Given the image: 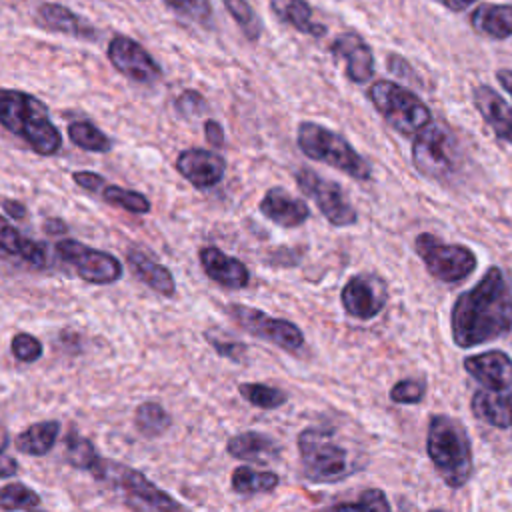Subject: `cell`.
Segmentation results:
<instances>
[{"mask_svg": "<svg viewBox=\"0 0 512 512\" xmlns=\"http://www.w3.org/2000/svg\"><path fill=\"white\" fill-rule=\"evenodd\" d=\"M450 330L460 348L486 344L512 330V292L498 266L488 268L474 288L456 298Z\"/></svg>", "mask_w": 512, "mask_h": 512, "instance_id": "6da1fadb", "label": "cell"}, {"mask_svg": "<svg viewBox=\"0 0 512 512\" xmlns=\"http://www.w3.org/2000/svg\"><path fill=\"white\" fill-rule=\"evenodd\" d=\"M0 124L40 156H52L62 148V136L46 104L28 92L0 88Z\"/></svg>", "mask_w": 512, "mask_h": 512, "instance_id": "7a4b0ae2", "label": "cell"}, {"mask_svg": "<svg viewBox=\"0 0 512 512\" xmlns=\"http://www.w3.org/2000/svg\"><path fill=\"white\" fill-rule=\"evenodd\" d=\"M302 476L312 484H334L352 476L362 462L336 442L334 428L308 426L298 434Z\"/></svg>", "mask_w": 512, "mask_h": 512, "instance_id": "3957f363", "label": "cell"}, {"mask_svg": "<svg viewBox=\"0 0 512 512\" xmlns=\"http://www.w3.org/2000/svg\"><path fill=\"white\" fill-rule=\"evenodd\" d=\"M426 452L450 488L464 486L472 476V446L466 428L452 416L434 414L428 422Z\"/></svg>", "mask_w": 512, "mask_h": 512, "instance_id": "277c9868", "label": "cell"}, {"mask_svg": "<svg viewBox=\"0 0 512 512\" xmlns=\"http://www.w3.org/2000/svg\"><path fill=\"white\" fill-rule=\"evenodd\" d=\"M296 142L302 154L310 160L324 162L356 180L372 178L370 164L352 148V144L338 132L318 122H300Z\"/></svg>", "mask_w": 512, "mask_h": 512, "instance_id": "5b68a950", "label": "cell"}, {"mask_svg": "<svg viewBox=\"0 0 512 512\" xmlns=\"http://www.w3.org/2000/svg\"><path fill=\"white\" fill-rule=\"evenodd\" d=\"M368 98L372 106L378 110V114L386 120V124L402 136L414 138L428 124H432L430 108L412 90L396 82H372L368 88Z\"/></svg>", "mask_w": 512, "mask_h": 512, "instance_id": "8992f818", "label": "cell"}, {"mask_svg": "<svg viewBox=\"0 0 512 512\" xmlns=\"http://www.w3.org/2000/svg\"><path fill=\"white\" fill-rule=\"evenodd\" d=\"M94 478L114 484L122 490L124 502L134 512H188L174 496L158 488L140 470L114 460H102Z\"/></svg>", "mask_w": 512, "mask_h": 512, "instance_id": "52a82bcc", "label": "cell"}, {"mask_svg": "<svg viewBox=\"0 0 512 512\" xmlns=\"http://www.w3.org/2000/svg\"><path fill=\"white\" fill-rule=\"evenodd\" d=\"M412 162L420 174L432 180H448L460 164L458 142L450 128L440 122L428 124L412 144Z\"/></svg>", "mask_w": 512, "mask_h": 512, "instance_id": "ba28073f", "label": "cell"}, {"mask_svg": "<svg viewBox=\"0 0 512 512\" xmlns=\"http://www.w3.org/2000/svg\"><path fill=\"white\" fill-rule=\"evenodd\" d=\"M414 250L426 264L432 278L444 284H458L476 270V254L464 244H446L430 232L414 238Z\"/></svg>", "mask_w": 512, "mask_h": 512, "instance_id": "9c48e42d", "label": "cell"}, {"mask_svg": "<svg viewBox=\"0 0 512 512\" xmlns=\"http://www.w3.org/2000/svg\"><path fill=\"white\" fill-rule=\"evenodd\" d=\"M56 256L66 262L78 278L90 284H114L122 276V264L116 256L104 250H96L78 240L66 238L56 242Z\"/></svg>", "mask_w": 512, "mask_h": 512, "instance_id": "30bf717a", "label": "cell"}, {"mask_svg": "<svg viewBox=\"0 0 512 512\" xmlns=\"http://www.w3.org/2000/svg\"><path fill=\"white\" fill-rule=\"evenodd\" d=\"M228 316L248 334L272 342L274 346L288 350V352H296L304 346V334L302 330L284 318H274L268 316L266 312L246 306V304H228L226 306Z\"/></svg>", "mask_w": 512, "mask_h": 512, "instance_id": "8fae6325", "label": "cell"}, {"mask_svg": "<svg viewBox=\"0 0 512 512\" xmlns=\"http://www.w3.org/2000/svg\"><path fill=\"white\" fill-rule=\"evenodd\" d=\"M296 184L298 188L316 202L318 210L322 212V216L338 228L344 226H352L356 224L358 216L354 206L348 202L342 186L334 180H326L322 178L318 172L310 170V168H300L296 174Z\"/></svg>", "mask_w": 512, "mask_h": 512, "instance_id": "7c38bea8", "label": "cell"}, {"mask_svg": "<svg viewBox=\"0 0 512 512\" xmlns=\"http://www.w3.org/2000/svg\"><path fill=\"white\" fill-rule=\"evenodd\" d=\"M108 60L110 64L128 80H134L138 84H152L160 80L162 68L152 58V54L136 40L124 34H116L108 42Z\"/></svg>", "mask_w": 512, "mask_h": 512, "instance_id": "4fadbf2b", "label": "cell"}, {"mask_svg": "<svg viewBox=\"0 0 512 512\" xmlns=\"http://www.w3.org/2000/svg\"><path fill=\"white\" fill-rule=\"evenodd\" d=\"M340 302L348 316L370 320L378 316L386 304V284L380 276L356 274L344 284Z\"/></svg>", "mask_w": 512, "mask_h": 512, "instance_id": "5bb4252c", "label": "cell"}, {"mask_svg": "<svg viewBox=\"0 0 512 512\" xmlns=\"http://www.w3.org/2000/svg\"><path fill=\"white\" fill-rule=\"evenodd\" d=\"M330 54L336 62H344L348 80L364 84L374 76L372 48L356 32H342L330 44Z\"/></svg>", "mask_w": 512, "mask_h": 512, "instance_id": "9a60e30c", "label": "cell"}, {"mask_svg": "<svg viewBox=\"0 0 512 512\" xmlns=\"http://www.w3.org/2000/svg\"><path fill=\"white\" fill-rule=\"evenodd\" d=\"M176 170L194 188L208 190L224 178L226 160L212 150L186 148L176 158Z\"/></svg>", "mask_w": 512, "mask_h": 512, "instance_id": "2e32d148", "label": "cell"}, {"mask_svg": "<svg viewBox=\"0 0 512 512\" xmlns=\"http://www.w3.org/2000/svg\"><path fill=\"white\" fill-rule=\"evenodd\" d=\"M198 260L204 274L222 288L242 290L250 284V272L242 260L222 252L216 246H204L198 250Z\"/></svg>", "mask_w": 512, "mask_h": 512, "instance_id": "e0dca14e", "label": "cell"}, {"mask_svg": "<svg viewBox=\"0 0 512 512\" xmlns=\"http://www.w3.org/2000/svg\"><path fill=\"white\" fill-rule=\"evenodd\" d=\"M464 370L488 390L512 388V358L502 350H486L464 358Z\"/></svg>", "mask_w": 512, "mask_h": 512, "instance_id": "ac0fdd59", "label": "cell"}, {"mask_svg": "<svg viewBox=\"0 0 512 512\" xmlns=\"http://www.w3.org/2000/svg\"><path fill=\"white\" fill-rule=\"evenodd\" d=\"M260 212L282 228L302 226L310 218V208L304 200L292 196L288 190L274 186L260 200Z\"/></svg>", "mask_w": 512, "mask_h": 512, "instance_id": "d6986e66", "label": "cell"}, {"mask_svg": "<svg viewBox=\"0 0 512 512\" xmlns=\"http://www.w3.org/2000/svg\"><path fill=\"white\" fill-rule=\"evenodd\" d=\"M472 100L492 132L500 140L512 144V104L486 84H478L474 88Z\"/></svg>", "mask_w": 512, "mask_h": 512, "instance_id": "ffe728a7", "label": "cell"}, {"mask_svg": "<svg viewBox=\"0 0 512 512\" xmlns=\"http://www.w3.org/2000/svg\"><path fill=\"white\" fill-rule=\"evenodd\" d=\"M36 14H38V24L50 32L66 34V36L80 38V40H96L98 38V30L88 20H84L80 14L72 12L70 8H66L62 4L42 2L38 6Z\"/></svg>", "mask_w": 512, "mask_h": 512, "instance_id": "44dd1931", "label": "cell"}, {"mask_svg": "<svg viewBox=\"0 0 512 512\" xmlns=\"http://www.w3.org/2000/svg\"><path fill=\"white\" fill-rule=\"evenodd\" d=\"M126 262H128L132 274L138 276L148 288H152L160 296H174V292H176L174 276L154 256H150L142 248H130L126 252Z\"/></svg>", "mask_w": 512, "mask_h": 512, "instance_id": "7402d4cb", "label": "cell"}, {"mask_svg": "<svg viewBox=\"0 0 512 512\" xmlns=\"http://www.w3.org/2000/svg\"><path fill=\"white\" fill-rule=\"evenodd\" d=\"M226 452L238 460L264 464V462L278 460L280 446L276 444V440L272 436L248 430V432H240V434L232 436L226 442Z\"/></svg>", "mask_w": 512, "mask_h": 512, "instance_id": "603a6c76", "label": "cell"}, {"mask_svg": "<svg viewBox=\"0 0 512 512\" xmlns=\"http://www.w3.org/2000/svg\"><path fill=\"white\" fill-rule=\"evenodd\" d=\"M472 412L482 422L496 428H510L512 420V392L506 390H478L472 396Z\"/></svg>", "mask_w": 512, "mask_h": 512, "instance_id": "cb8c5ba5", "label": "cell"}, {"mask_svg": "<svg viewBox=\"0 0 512 512\" xmlns=\"http://www.w3.org/2000/svg\"><path fill=\"white\" fill-rule=\"evenodd\" d=\"M470 26L492 40H506L512 36V4L482 2L470 14Z\"/></svg>", "mask_w": 512, "mask_h": 512, "instance_id": "d4e9b609", "label": "cell"}, {"mask_svg": "<svg viewBox=\"0 0 512 512\" xmlns=\"http://www.w3.org/2000/svg\"><path fill=\"white\" fill-rule=\"evenodd\" d=\"M0 250L8 256L22 258L24 262L36 268H42L46 264L44 244L22 236L2 214H0Z\"/></svg>", "mask_w": 512, "mask_h": 512, "instance_id": "484cf974", "label": "cell"}, {"mask_svg": "<svg viewBox=\"0 0 512 512\" xmlns=\"http://www.w3.org/2000/svg\"><path fill=\"white\" fill-rule=\"evenodd\" d=\"M270 10L280 22L296 28L302 34L316 38L326 34V26L314 20V12L306 0H272Z\"/></svg>", "mask_w": 512, "mask_h": 512, "instance_id": "4316f807", "label": "cell"}, {"mask_svg": "<svg viewBox=\"0 0 512 512\" xmlns=\"http://www.w3.org/2000/svg\"><path fill=\"white\" fill-rule=\"evenodd\" d=\"M58 432H60L58 420L34 422L16 436L14 446L18 452H24L28 456H44L54 448Z\"/></svg>", "mask_w": 512, "mask_h": 512, "instance_id": "83f0119b", "label": "cell"}, {"mask_svg": "<svg viewBox=\"0 0 512 512\" xmlns=\"http://www.w3.org/2000/svg\"><path fill=\"white\" fill-rule=\"evenodd\" d=\"M280 484V476L270 470H256L252 466H238L232 470L230 486L236 494L254 496L272 492Z\"/></svg>", "mask_w": 512, "mask_h": 512, "instance_id": "f1b7e54d", "label": "cell"}, {"mask_svg": "<svg viewBox=\"0 0 512 512\" xmlns=\"http://www.w3.org/2000/svg\"><path fill=\"white\" fill-rule=\"evenodd\" d=\"M66 460L70 466L78 470H86L94 476L102 466L104 458L96 452V446L92 444V440L80 436L76 428H70L66 434Z\"/></svg>", "mask_w": 512, "mask_h": 512, "instance_id": "f546056e", "label": "cell"}, {"mask_svg": "<svg viewBox=\"0 0 512 512\" xmlns=\"http://www.w3.org/2000/svg\"><path fill=\"white\" fill-rule=\"evenodd\" d=\"M170 414L158 402H142L134 412V426L146 438H158L170 428Z\"/></svg>", "mask_w": 512, "mask_h": 512, "instance_id": "4dcf8cb0", "label": "cell"}, {"mask_svg": "<svg viewBox=\"0 0 512 512\" xmlns=\"http://www.w3.org/2000/svg\"><path fill=\"white\" fill-rule=\"evenodd\" d=\"M68 138L72 140V144L88 152H108L112 148L110 138L90 120L72 122L68 126Z\"/></svg>", "mask_w": 512, "mask_h": 512, "instance_id": "1f68e13d", "label": "cell"}, {"mask_svg": "<svg viewBox=\"0 0 512 512\" xmlns=\"http://www.w3.org/2000/svg\"><path fill=\"white\" fill-rule=\"evenodd\" d=\"M102 200L110 206H116V208H122L126 212H132V214H148L150 212V200L142 194V192H136V190H130V188H122V186H114V184H106L100 192Z\"/></svg>", "mask_w": 512, "mask_h": 512, "instance_id": "d6a6232c", "label": "cell"}, {"mask_svg": "<svg viewBox=\"0 0 512 512\" xmlns=\"http://www.w3.org/2000/svg\"><path fill=\"white\" fill-rule=\"evenodd\" d=\"M238 392L248 404L264 410L280 408L288 400V394L284 390L262 384V382H242L238 384Z\"/></svg>", "mask_w": 512, "mask_h": 512, "instance_id": "836d02e7", "label": "cell"}, {"mask_svg": "<svg viewBox=\"0 0 512 512\" xmlns=\"http://www.w3.org/2000/svg\"><path fill=\"white\" fill-rule=\"evenodd\" d=\"M40 504V494L22 482H12L0 488V510L18 512L32 510Z\"/></svg>", "mask_w": 512, "mask_h": 512, "instance_id": "e575fe53", "label": "cell"}, {"mask_svg": "<svg viewBox=\"0 0 512 512\" xmlns=\"http://www.w3.org/2000/svg\"><path fill=\"white\" fill-rule=\"evenodd\" d=\"M224 8L228 10V14L234 18V22L238 24V28L242 30V34L256 42L262 34V20L256 14V10L248 4V0H222Z\"/></svg>", "mask_w": 512, "mask_h": 512, "instance_id": "d590c367", "label": "cell"}, {"mask_svg": "<svg viewBox=\"0 0 512 512\" xmlns=\"http://www.w3.org/2000/svg\"><path fill=\"white\" fill-rule=\"evenodd\" d=\"M324 512H390V504L382 490L366 488L356 500L332 504Z\"/></svg>", "mask_w": 512, "mask_h": 512, "instance_id": "8d00e7d4", "label": "cell"}, {"mask_svg": "<svg viewBox=\"0 0 512 512\" xmlns=\"http://www.w3.org/2000/svg\"><path fill=\"white\" fill-rule=\"evenodd\" d=\"M164 4L178 16L196 24H208L212 18L210 0H164Z\"/></svg>", "mask_w": 512, "mask_h": 512, "instance_id": "74e56055", "label": "cell"}, {"mask_svg": "<svg viewBox=\"0 0 512 512\" xmlns=\"http://www.w3.org/2000/svg\"><path fill=\"white\" fill-rule=\"evenodd\" d=\"M204 338L208 340V344L212 346V350L222 356V358H228L232 362H242L244 356L248 354V348L244 342L240 340H234L230 336H222L218 334L216 330H208L204 332Z\"/></svg>", "mask_w": 512, "mask_h": 512, "instance_id": "f35d334b", "label": "cell"}, {"mask_svg": "<svg viewBox=\"0 0 512 512\" xmlns=\"http://www.w3.org/2000/svg\"><path fill=\"white\" fill-rule=\"evenodd\" d=\"M10 350H12V356L18 360V362H26V364H32L36 362L40 356H42V344L36 336L28 334V332H18L12 336V342H10Z\"/></svg>", "mask_w": 512, "mask_h": 512, "instance_id": "ab89813d", "label": "cell"}, {"mask_svg": "<svg viewBox=\"0 0 512 512\" xmlns=\"http://www.w3.org/2000/svg\"><path fill=\"white\" fill-rule=\"evenodd\" d=\"M424 394H426L424 380L404 378L392 386L390 400L396 404H418L424 400Z\"/></svg>", "mask_w": 512, "mask_h": 512, "instance_id": "60d3db41", "label": "cell"}, {"mask_svg": "<svg viewBox=\"0 0 512 512\" xmlns=\"http://www.w3.org/2000/svg\"><path fill=\"white\" fill-rule=\"evenodd\" d=\"M174 108L180 116L184 118H194V116H200L202 112H206L208 104H206V98L196 92V90H184L176 102H174Z\"/></svg>", "mask_w": 512, "mask_h": 512, "instance_id": "b9f144b4", "label": "cell"}, {"mask_svg": "<svg viewBox=\"0 0 512 512\" xmlns=\"http://www.w3.org/2000/svg\"><path fill=\"white\" fill-rule=\"evenodd\" d=\"M10 436L8 430L0 424V478H10L18 472V462L12 456H6L4 450L8 448Z\"/></svg>", "mask_w": 512, "mask_h": 512, "instance_id": "7bdbcfd3", "label": "cell"}, {"mask_svg": "<svg viewBox=\"0 0 512 512\" xmlns=\"http://www.w3.org/2000/svg\"><path fill=\"white\" fill-rule=\"evenodd\" d=\"M72 180H74L80 188H84V190H88V192H102V188L106 186L104 176H100V174H96V172H88V170L72 172Z\"/></svg>", "mask_w": 512, "mask_h": 512, "instance_id": "ee69618b", "label": "cell"}, {"mask_svg": "<svg viewBox=\"0 0 512 512\" xmlns=\"http://www.w3.org/2000/svg\"><path fill=\"white\" fill-rule=\"evenodd\" d=\"M204 136H206L210 146H214V148H222L224 146V130H222L220 122H216L212 118L204 122Z\"/></svg>", "mask_w": 512, "mask_h": 512, "instance_id": "f6af8a7d", "label": "cell"}, {"mask_svg": "<svg viewBox=\"0 0 512 512\" xmlns=\"http://www.w3.org/2000/svg\"><path fill=\"white\" fill-rule=\"evenodd\" d=\"M2 208H4L6 214L12 216L14 220H24L26 214H28L26 206H24L22 202H18V200H4V202H2Z\"/></svg>", "mask_w": 512, "mask_h": 512, "instance_id": "bcb514c9", "label": "cell"}, {"mask_svg": "<svg viewBox=\"0 0 512 512\" xmlns=\"http://www.w3.org/2000/svg\"><path fill=\"white\" fill-rule=\"evenodd\" d=\"M44 230H46L48 234H64V232L68 230V226H66L64 220H60V218H48V220L44 222Z\"/></svg>", "mask_w": 512, "mask_h": 512, "instance_id": "7dc6e473", "label": "cell"}, {"mask_svg": "<svg viewBox=\"0 0 512 512\" xmlns=\"http://www.w3.org/2000/svg\"><path fill=\"white\" fill-rule=\"evenodd\" d=\"M496 80L500 82V86H502L508 94H512V70H508V68L498 70V72H496Z\"/></svg>", "mask_w": 512, "mask_h": 512, "instance_id": "c3c4849f", "label": "cell"}, {"mask_svg": "<svg viewBox=\"0 0 512 512\" xmlns=\"http://www.w3.org/2000/svg\"><path fill=\"white\" fill-rule=\"evenodd\" d=\"M448 10H452V12H462V10H466L470 4H474L476 0H440Z\"/></svg>", "mask_w": 512, "mask_h": 512, "instance_id": "681fc988", "label": "cell"}, {"mask_svg": "<svg viewBox=\"0 0 512 512\" xmlns=\"http://www.w3.org/2000/svg\"><path fill=\"white\" fill-rule=\"evenodd\" d=\"M28 512H44V510H34V508H32V510H28Z\"/></svg>", "mask_w": 512, "mask_h": 512, "instance_id": "f907efd6", "label": "cell"}, {"mask_svg": "<svg viewBox=\"0 0 512 512\" xmlns=\"http://www.w3.org/2000/svg\"><path fill=\"white\" fill-rule=\"evenodd\" d=\"M430 512H444V510H440V508H436V510H430Z\"/></svg>", "mask_w": 512, "mask_h": 512, "instance_id": "816d5d0a", "label": "cell"}, {"mask_svg": "<svg viewBox=\"0 0 512 512\" xmlns=\"http://www.w3.org/2000/svg\"><path fill=\"white\" fill-rule=\"evenodd\" d=\"M510 428H512V420H510Z\"/></svg>", "mask_w": 512, "mask_h": 512, "instance_id": "f5cc1de1", "label": "cell"}]
</instances>
